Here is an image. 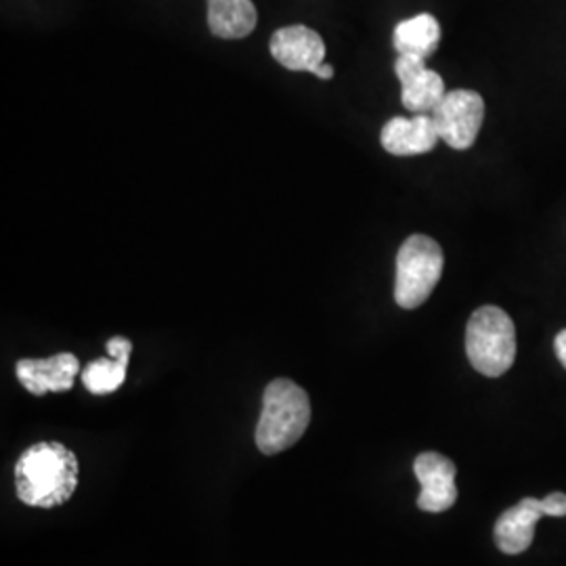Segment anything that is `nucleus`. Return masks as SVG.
<instances>
[{
	"instance_id": "f257e3e1",
	"label": "nucleus",
	"mask_w": 566,
	"mask_h": 566,
	"mask_svg": "<svg viewBox=\"0 0 566 566\" xmlns=\"http://www.w3.org/2000/svg\"><path fill=\"white\" fill-rule=\"evenodd\" d=\"M78 486V460L61 443H36L21 453L15 489L25 506L57 507Z\"/></svg>"
},
{
	"instance_id": "f03ea898",
	"label": "nucleus",
	"mask_w": 566,
	"mask_h": 566,
	"mask_svg": "<svg viewBox=\"0 0 566 566\" xmlns=\"http://www.w3.org/2000/svg\"><path fill=\"white\" fill-rule=\"evenodd\" d=\"M311 424V399L306 390L277 378L264 388L263 411L256 424V447L264 455L282 453L301 441Z\"/></svg>"
},
{
	"instance_id": "7ed1b4c3",
	"label": "nucleus",
	"mask_w": 566,
	"mask_h": 566,
	"mask_svg": "<svg viewBox=\"0 0 566 566\" xmlns=\"http://www.w3.org/2000/svg\"><path fill=\"white\" fill-rule=\"evenodd\" d=\"M465 353L486 378H500L516 359V327L504 308L481 306L465 327Z\"/></svg>"
},
{
	"instance_id": "20e7f679",
	"label": "nucleus",
	"mask_w": 566,
	"mask_h": 566,
	"mask_svg": "<svg viewBox=\"0 0 566 566\" xmlns=\"http://www.w3.org/2000/svg\"><path fill=\"white\" fill-rule=\"evenodd\" d=\"M446 256L441 245L428 235H411L397 254L395 301L401 308L424 304L443 275Z\"/></svg>"
},
{
	"instance_id": "39448f33",
	"label": "nucleus",
	"mask_w": 566,
	"mask_h": 566,
	"mask_svg": "<svg viewBox=\"0 0 566 566\" xmlns=\"http://www.w3.org/2000/svg\"><path fill=\"white\" fill-rule=\"evenodd\" d=\"M441 142L453 149L472 147L485 120V102L474 91H449L430 114Z\"/></svg>"
},
{
	"instance_id": "423d86ee",
	"label": "nucleus",
	"mask_w": 566,
	"mask_h": 566,
	"mask_svg": "<svg viewBox=\"0 0 566 566\" xmlns=\"http://www.w3.org/2000/svg\"><path fill=\"white\" fill-rule=\"evenodd\" d=\"M413 472L422 485L420 497H418V507L439 514L446 512L455 504L458 500V486H455V464L434 451H428L416 458L413 462Z\"/></svg>"
},
{
	"instance_id": "0eeeda50",
	"label": "nucleus",
	"mask_w": 566,
	"mask_h": 566,
	"mask_svg": "<svg viewBox=\"0 0 566 566\" xmlns=\"http://www.w3.org/2000/svg\"><path fill=\"white\" fill-rule=\"evenodd\" d=\"M395 72L401 81V102L411 114H432L447 95L446 82L426 67L424 60L399 55Z\"/></svg>"
},
{
	"instance_id": "6e6552de",
	"label": "nucleus",
	"mask_w": 566,
	"mask_h": 566,
	"mask_svg": "<svg viewBox=\"0 0 566 566\" xmlns=\"http://www.w3.org/2000/svg\"><path fill=\"white\" fill-rule=\"evenodd\" d=\"M271 55L292 72H315L325 63V42L306 25H287L271 36Z\"/></svg>"
},
{
	"instance_id": "1a4fd4ad",
	"label": "nucleus",
	"mask_w": 566,
	"mask_h": 566,
	"mask_svg": "<svg viewBox=\"0 0 566 566\" xmlns=\"http://www.w3.org/2000/svg\"><path fill=\"white\" fill-rule=\"evenodd\" d=\"M78 359L72 353H60L49 359H21L18 361V380L21 386L34 395L42 397L46 392H63L74 386L78 374Z\"/></svg>"
},
{
	"instance_id": "9d476101",
	"label": "nucleus",
	"mask_w": 566,
	"mask_h": 566,
	"mask_svg": "<svg viewBox=\"0 0 566 566\" xmlns=\"http://www.w3.org/2000/svg\"><path fill=\"white\" fill-rule=\"evenodd\" d=\"M380 142L392 156H420L428 154L441 142L430 114H413L411 118H392L385 124Z\"/></svg>"
},
{
	"instance_id": "9b49d317",
	"label": "nucleus",
	"mask_w": 566,
	"mask_h": 566,
	"mask_svg": "<svg viewBox=\"0 0 566 566\" xmlns=\"http://www.w3.org/2000/svg\"><path fill=\"white\" fill-rule=\"evenodd\" d=\"M546 516L542 500L525 497L514 507L506 510L495 523V544L504 554H523L535 539V525Z\"/></svg>"
},
{
	"instance_id": "f8f14e48",
	"label": "nucleus",
	"mask_w": 566,
	"mask_h": 566,
	"mask_svg": "<svg viewBox=\"0 0 566 566\" xmlns=\"http://www.w3.org/2000/svg\"><path fill=\"white\" fill-rule=\"evenodd\" d=\"M256 21L259 13L252 0H208V25L219 39H245L254 32Z\"/></svg>"
},
{
	"instance_id": "ddd939ff",
	"label": "nucleus",
	"mask_w": 566,
	"mask_h": 566,
	"mask_svg": "<svg viewBox=\"0 0 566 566\" xmlns=\"http://www.w3.org/2000/svg\"><path fill=\"white\" fill-rule=\"evenodd\" d=\"M392 41L399 55L426 61L439 49L441 25L434 15L420 13L416 18L397 23Z\"/></svg>"
},
{
	"instance_id": "4468645a",
	"label": "nucleus",
	"mask_w": 566,
	"mask_h": 566,
	"mask_svg": "<svg viewBox=\"0 0 566 566\" xmlns=\"http://www.w3.org/2000/svg\"><path fill=\"white\" fill-rule=\"evenodd\" d=\"M128 357H109L97 359L88 365L82 374V382L93 395H109L116 392L126 378Z\"/></svg>"
},
{
	"instance_id": "2eb2a0df",
	"label": "nucleus",
	"mask_w": 566,
	"mask_h": 566,
	"mask_svg": "<svg viewBox=\"0 0 566 566\" xmlns=\"http://www.w3.org/2000/svg\"><path fill=\"white\" fill-rule=\"evenodd\" d=\"M542 507L546 516H566V495L565 493H552L542 500Z\"/></svg>"
},
{
	"instance_id": "dca6fc26",
	"label": "nucleus",
	"mask_w": 566,
	"mask_h": 566,
	"mask_svg": "<svg viewBox=\"0 0 566 566\" xmlns=\"http://www.w3.org/2000/svg\"><path fill=\"white\" fill-rule=\"evenodd\" d=\"M130 350H133V344L122 336H116L107 343V353L109 357H130Z\"/></svg>"
},
{
	"instance_id": "f3484780",
	"label": "nucleus",
	"mask_w": 566,
	"mask_h": 566,
	"mask_svg": "<svg viewBox=\"0 0 566 566\" xmlns=\"http://www.w3.org/2000/svg\"><path fill=\"white\" fill-rule=\"evenodd\" d=\"M554 350H556L558 361H560L563 367L566 369V329H563V332L556 336V340H554Z\"/></svg>"
},
{
	"instance_id": "a211bd4d",
	"label": "nucleus",
	"mask_w": 566,
	"mask_h": 566,
	"mask_svg": "<svg viewBox=\"0 0 566 566\" xmlns=\"http://www.w3.org/2000/svg\"><path fill=\"white\" fill-rule=\"evenodd\" d=\"M313 74H315L317 78H322V81H329V78L334 76V67H332V65H327V63H322Z\"/></svg>"
}]
</instances>
